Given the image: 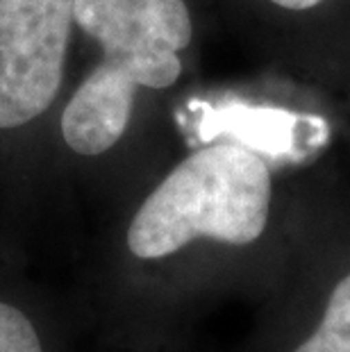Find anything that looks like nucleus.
Segmentation results:
<instances>
[{"instance_id": "nucleus-8", "label": "nucleus", "mask_w": 350, "mask_h": 352, "mask_svg": "<svg viewBox=\"0 0 350 352\" xmlns=\"http://www.w3.org/2000/svg\"><path fill=\"white\" fill-rule=\"evenodd\" d=\"M271 3L285 7V10H294V12H305V10H311V7L321 5L323 0H271Z\"/></svg>"}, {"instance_id": "nucleus-6", "label": "nucleus", "mask_w": 350, "mask_h": 352, "mask_svg": "<svg viewBox=\"0 0 350 352\" xmlns=\"http://www.w3.org/2000/svg\"><path fill=\"white\" fill-rule=\"evenodd\" d=\"M296 352H350V275L334 287L316 332Z\"/></svg>"}, {"instance_id": "nucleus-2", "label": "nucleus", "mask_w": 350, "mask_h": 352, "mask_svg": "<svg viewBox=\"0 0 350 352\" xmlns=\"http://www.w3.org/2000/svg\"><path fill=\"white\" fill-rule=\"evenodd\" d=\"M73 0H0V130L43 114L64 76Z\"/></svg>"}, {"instance_id": "nucleus-7", "label": "nucleus", "mask_w": 350, "mask_h": 352, "mask_svg": "<svg viewBox=\"0 0 350 352\" xmlns=\"http://www.w3.org/2000/svg\"><path fill=\"white\" fill-rule=\"evenodd\" d=\"M0 352H43L32 320L7 302H0Z\"/></svg>"}, {"instance_id": "nucleus-4", "label": "nucleus", "mask_w": 350, "mask_h": 352, "mask_svg": "<svg viewBox=\"0 0 350 352\" xmlns=\"http://www.w3.org/2000/svg\"><path fill=\"white\" fill-rule=\"evenodd\" d=\"M139 85L125 73L98 64L73 94L62 114V134L71 151L100 155L123 137Z\"/></svg>"}, {"instance_id": "nucleus-3", "label": "nucleus", "mask_w": 350, "mask_h": 352, "mask_svg": "<svg viewBox=\"0 0 350 352\" xmlns=\"http://www.w3.org/2000/svg\"><path fill=\"white\" fill-rule=\"evenodd\" d=\"M73 21L102 46V64L139 87L166 89L180 78L177 52L193 34L184 0H73Z\"/></svg>"}, {"instance_id": "nucleus-5", "label": "nucleus", "mask_w": 350, "mask_h": 352, "mask_svg": "<svg viewBox=\"0 0 350 352\" xmlns=\"http://www.w3.org/2000/svg\"><path fill=\"white\" fill-rule=\"evenodd\" d=\"M205 116L200 118V134L205 141L214 137H228L250 148L266 160H303L307 157L298 148V134L314 118H303L287 109L250 107V104H223L212 109L203 104Z\"/></svg>"}, {"instance_id": "nucleus-1", "label": "nucleus", "mask_w": 350, "mask_h": 352, "mask_svg": "<svg viewBox=\"0 0 350 352\" xmlns=\"http://www.w3.org/2000/svg\"><path fill=\"white\" fill-rule=\"evenodd\" d=\"M271 209V170L250 148L219 141L187 157L139 207L128 248L160 259L193 239L245 245L262 236Z\"/></svg>"}]
</instances>
